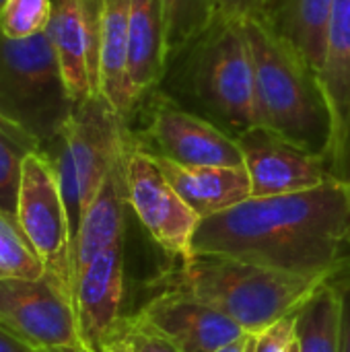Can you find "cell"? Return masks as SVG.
I'll list each match as a JSON object with an SVG mask.
<instances>
[{
	"instance_id": "cell-21",
	"label": "cell",
	"mask_w": 350,
	"mask_h": 352,
	"mask_svg": "<svg viewBox=\"0 0 350 352\" xmlns=\"http://www.w3.org/2000/svg\"><path fill=\"white\" fill-rule=\"evenodd\" d=\"M322 80L334 109V120H336L334 140H336L350 107V0H334L330 29H328V54H326V66L322 70Z\"/></svg>"
},
{
	"instance_id": "cell-33",
	"label": "cell",
	"mask_w": 350,
	"mask_h": 352,
	"mask_svg": "<svg viewBox=\"0 0 350 352\" xmlns=\"http://www.w3.org/2000/svg\"><path fill=\"white\" fill-rule=\"evenodd\" d=\"M101 352H130L128 351V346L122 342V340H118V338H109L107 342H105V346H103V351Z\"/></svg>"
},
{
	"instance_id": "cell-5",
	"label": "cell",
	"mask_w": 350,
	"mask_h": 352,
	"mask_svg": "<svg viewBox=\"0 0 350 352\" xmlns=\"http://www.w3.org/2000/svg\"><path fill=\"white\" fill-rule=\"evenodd\" d=\"M74 107L47 31L27 39L0 31V116L43 146L62 132Z\"/></svg>"
},
{
	"instance_id": "cell-36",
	"label": "cell",
	"mask_w": 350,
	"mask_h": 352,
	"mask_svg": "<svg viewBox=\"0 0 350 352\" xmlns=\"http://www.w3.org/2000/svg\"><path fill=\"white\" fill-rule=\"evenodd\" d=\"M6 4V0H0V10H2V6Z\"/></svg>"
},
{
	"instance_id": "cell-1",
	"label": "cell",
	"mask_w": 350,
	"mask_h": 352,
	"mask_svg": "<svg viewBox=\"0 0 350 352\" xmlns=\"http://www.w3.org/2000/svg\"><path fill=\"white\" fill-rule=\"evenodd\" d=\"M192 256H225L305 276L350 272V190L340 179L320 188L248 198L202 219Z\"/></svg>"
},
{
	"instance_id": "cell-19",
	"label": "cell",
	"mask_w": 350,
	"mask_h": 352,
	"mask_svg": "<svg viewBox=\"0 0 350 352\" xmlns=\"http://www.w3.org/2000/svg\"><path fill=\"white\" fill-rule=\"evenodd\" d=\"M132 0H103L99 91L124 124L134 111V93L128 76V23Z\"/></svg>"
},
{
	"instance_id": "cell-12",
	"label": "cell",
	"mask_w": 350,
	"mask_h": 352,
	"mask_svg": "<svg viewBox=\"0 0 350 352\" xmlns=\"http://www.w3.org/2000/svg\"><path fill=\"white\" fill-rule=\"evenodd\" d=\"M103 0H54L47 35L68 93L80 103L99 91Z\"/></svg>"
},
{
	"instance_id": "cell-13",
	"label": "cell",
	"mask_w": 350,
	"mask_h": 352,
	"mask_svg": "<svg viewBox=\"0 0 350 352\" xmlns=\"http://www.w3.org/2000/svg\"><path fill=\"white\" fill-rule=\"evenodd\" d=\"M124 299V241L103 250L74 280V311L80 344L101 352L120 322Z\"/></svg>"
},
{
	"instance_id": "cell-27",
	"label": "cell",
	"mask_w": 350,
	"mask_h": 352,
	"mask_svg": "<svg viewBox=\"0 0 350 352\" xmlns=\"http://www.w3.org/2000/svg\"><path fill=\"white\" fill-rule=\"evenodd\" d=\"M295 340V314L260 334H252L248 352H289Z\"/></svg>"
},
{
	"instance_id": "cell-28",
	"label": "cell",
	"mask_w": 350,
	"mask_h": 352,
	"mask_svg": "<svg viewBox=\"0 0 350 352\" xmlns=\"http://www.w3.org/2000/svg\"><path fill=\"white\" fill-rule=\"evenodd\" d=\"M330 167L336 179L344 182L350 190V107L340 132L334 140L332 153H330Z\"/></svg>"
},
{
	"instance_id": "cell-30",
	"label": "cell",
	"mask_w": 350,
	"mask_h": 352,
	"mask_svg": "<svg viewBox=\"0 0 350 352\" xmlns=\"http://www.w3.org/2000/svg\"><path fill=\"white\" fill-rule=\"evenodd\" d=\"M342 287V346L340 352H350V272L340 276Z\"/></svg>"
},
{
	"instance_id": "cell-35",
	"label": "cell",
	"mask_w": 350,
	"mask_h": 352,
	"mask_svg": "<svg viewBox=\"0 0 350 352\" xmlns=\"http://www.w3.org/2000/svg\"><path fill=\"white\" fill-rule=\"evenodd\" d=\"M289 352H299V344H297V338L293 340V344H291V349H289Z\"/></svg>"
},
{
	"instance_id": "cell-24",
	"label": "cell",
	"mask_w": 350,
	"mask_h": 352,
	"mask_svg": "<svg viewBox=\"0 0 350 352\" xmlns=\"http://www.w3.org/2000/svg\"><path fill=\"white\" fill-rule=\"evenodd\" d=\"M43 264L19 223L0 214V278H39Z\"/></svg>"
},
{
	"instance_id": "cell-14",
	"label": "cell",
	"mask_w": 350,
	"mask_h": 352,
	"mask_svg": "<svg viewBox=\"0 0 350 352\" xmlns=\"http://www.w3.org/2000/svg\"><path fill=\"white\" fill-rule=\"evenodd\" d=\"M138 314L179 352H217L248 334L219 309L182 291H161Z\"/></svg>"
},
{
	"instance_id": "cell-25",
	"label": "cell",
	"mask_w": 350,
	"mask_h": 352,
	"mask_svg": "<svg viewBox=\"0 0 350 352\" xmlns=\"http://www.w3.org/2000/svg\"><path fill=\"white\" fill-rule=\"evenodd\" d=\"M54 0H6L0 10V31L10 39H27L47 29Z\"/></svg>"
},
{
	"instance_id": "cell-32",
	"label": "cell",
	"mask_w": 350,
	"mask_h": 352,
	"mask_svg": "<svg viewBox=\"0 0 350 352\" xmlns=\"http://www.w3.org/2000/svg\"><path fill=\"white\" fill-rule=\"evenodd\" d=\"M250 338H252V334H245V336H241L239 340H235V342H231V344L223 346L221 351H217V352H248Z\"/></svg>"
},
{
	"instance_id": "cell-23",
	"label": "cell",
	"mask_w": 350,
	"mask_h": 352,
	"mask_svg": "<svg viewBox=\"0 0 350 352\" xmlns=\"http://www.w3.org/2000/svg\"><path fill=\"white\" fill-rule=\"evenodd\" d=\"M167 56L200 35L217 16V0H161Z\"/></svg>"
},
{
	"instance_id": "cell-26",
	"label": "cell",
	"mask_w": 350,
	"mask_h": 352,
	"mask_svg": "<svg viewBox=\"0 0 350 352\" xmlns=\"http://www.w3.org/2000/svg\"><path fill=\"white\" fill-rule=\"evenodd\" d=\"M111 336L122 340L130 352H179L177 346L159 328H155L140 314L130 318H120Z\"/></svg>"
},
{
	"instance_id": "cell-2",
	"label": "cell",
	"mask_w": 350,
	"mask_h": 352,
	"mask_svg": "<svg viewBox=\"0 0 350 352\" xmlns=\"http://www.w3.org/2000/svg\"><path fill=\"white\" fill-rule=\"evenodd\" d=\"M159 91L239 138L256 126L254 62L245 21L219 16L167 56Z\"/></svg>"
},
{
	"instance_id": "cell-6",
	"label": "cell",
	"mask_w": 350,
	"mask_h": 352,
	"mask_svg": "<svg viewBox=\"0 0 350 352\" xmlns=\"http://www.w3.org/2000/svg\"><path fill=\"white\" fill-rule=\"evenodd\" d=\"M126 128L132 144L149 155L182 165L243 167L235 136L177 105L159 89L140 97Z\"/></svg>"
},
{
	"instance_id": "cell-9",
	"label": "cell",
	"mask_w": 350,
	"mask_h": 352,
	"mask_svg": "<svg viewBox=\"0 0 350 352\" xmlns=\"http://www.w3.org/2000/svg\"><path fill=\"white\" fill-rule=\"evenodd\" d=\"M126 190L128 204L151 239L169 256L192 258V239L200 217L179 198L155 159L132 144L130 136L126 144Z\"/></svg>"
},
{
	"instance_id": "cell-34",
	"label": "cell",
	"mask_w": 350,
	"mask_h": 352,
	"mask_svg": "<svg viewBox=\"0 0 350 352\" xmlns=\"http://www.w3.org/2000/svg\"><path fill=\"white\" fill-rule=\"evenodd\" d=\"M33 352H89L83 346H50V349H35Z\"/></svg>"
},
{
	"instance_id": "cell-15",
	"label": "cell",
	"mask_w": 350,
	"mask_h": 352,
	"mask_svg": "<svg viewBox=\"0 0 350 352\" xmlns=\"http://www.w3.org/2000/svg\"><path fill=\"white\" fill-rule=\"evenodd\" d=\"M151 157L200 221L252 198V182L245 167L182 165L163 157Z\"/></svg>"
},
{
	"instance_id": "cell-7",
	"label": "cell",
	"mask_w": 350,
	"mask_h": 352,
	"mask_svg": "<svg viewBox=\"0 0 350 352\" xmlns=\"http://www.w3.org/2000/svg\"><path fill=\"white\" fill-rule=\"evenodd\" d=\"M17 223L43 264L45 274L74 297V241L58 177L47 157H27L17 202Z\"/></svg>"
},
{
	"instance_id": "cell-18",
	"label": "cell",
	"mask_w": 350,
	"mask_h": 352,
	"mask_svg": "<svg viewBox=\"0 0 350 352\" xmlns=\"http://www.w3.org/2000/svg\"><path fill=\"white\" fill-rule=\"evenodd\" d=\"M167 66V41L161 0H132L128 23V76L134 107L146 93L159 89Z\"/></svg>"
},
{
	"instance_id": "cell-17",
	"label": "cell",
	"mask_w": 350,
	"mask_h": 352,
	"mask_svg": "<svg viewBox=\"0 0 350 352\" xmlns=\"http://www.w3.org/2000/svg\"><path fill=\"white\" fill-rule=\"evenodd\" d=\"M334 0H264L256 21L291 45L322 74L328 54V29Z\"/></svg>"
},
{
	"instance_id": "cell-29",
	"label": "cell",
	"mask_w": 350,
	"mask_h": 352,
	"mask_svg": "<svg viewBox=\"0 0 350 352\" xmlns=\"http://www.w3.org/2000/svg\"><path fill=\"white\" fill-rule=\"evenodd\" d=\"M217 4H219V12L223 16L237 19V21H250V19L260 16L264 0H217Z\"/></svg>"
},
{
	"instance_id": "cell-8",
	"label": "cell",
	"mask_w": 350,
	"mask_h": 352,
	"mask_svg": "<svg viewBox=\"0 0 350 352\" xmlns=\"http://www.w3.org/2000/svg\"><path fill=\"white\" fill-rule=\"evenodd\" d=\"M0 326L33 351L83 346L74 297L50 274L39 278H0Z\"/></svg>"
},
{
	"instance_id": "cell-22",
	"label": "cell",
	"mask_w": 350,
	"mask_h": 352,
	"mask_svg": "<svg viewBox=\"0 0 350 352\" xmlns=\"http://www.w3.org/2000/svg\"><path fill=\"white\" fill-rule=\"evenodd\" d=\"M37 151H41V144L35 136L0 116V214L12 221H17L25 161Z\"/></svg>"
},
{
	"instance_id": "cell-20",
	"label": "cell",
	"mask_w": 350,
	"mask_h": 352,
	"mask_svg": "<svg viewBox=\"0 0 350 352\" xmlns=\"http://www.w3.org/2000/svg\"><path fill=\"white\" fill-rule=\"evenodd\" d=\"M299 352H340L342 287L340 276L324 283L295 314Z\"/></svg>"
},
{
	"instance_id": "cell-3",
	"label": "cell",
	"mask_w": 350,
	"mask_h": 352,
	"mask_svg": "<svg viewBox=\"0 0 350 352\" xmlns=\"http://www.w3.org/2000/svg\"><path fill=\"white\" fill-rule=\"evenodd\" d=\"M256 126L330 161L336 120L322 74L260 21H245Z\"/></svg>"
},
{
	"instance_id": "cell-4",
	"label": "cell",
	"mask_w": 350,
	"mask_h": 352,
	"mask_svg": "<svg viewBox=\"0 0 350 352\" xmlns=\"http://www.w3.org/2000/svg\"><path fill=\"white\" fill-rule=\"evenodd\" d=\"M332 278L305 276L225 256H192L163 274V291H182L219 309L248 334L293 316Z\"/></svg>"
},
{
	"instance_id": "cell-31",
	"label": "cell",
	"mask_w": 350,
	"mask_h": 352,
	"mask_svg": "<svg viewBox=\"0 0 350 352\" xmlns=\"http://www.w3.org/2000/svg\"><path fill=\"white\" fill-rule=\"evenodd\" d=\"M0 352H33V349L0 326Z\"/></svg>"
},
{
	"instance_id": "cell-10",
	"label": "cell",
	"mask_w": 350,
	"mask_h": 352,
	"mask_svg": "<svg viewBox=\"0 0 350 352\" xmlns=\"http://www.w3.org/2000/svg\"><path fill=\"white\" fill-rule=\"evenodd\" d=\"M58 140L74 173L85 214L126 144V124L103 95H93L76 103Z\"/></svg>"
},
{
	"instance_id": "cell-11",
	"label": "cell",
	"mask_w": 350,
	"mask_h": 352,
	"mask_svg": "<svg viewBox=\"0 0 350 352\" xmlns=\"http://www.w3.org/2000/svg\"><path fill=\"white\" fill-rule=\"evenodd\" d=\"M252 198H270L320 188L334 177L328 157L309 153L260 126L237 138Z\"/></svg>"
},
{
	"instance_id": "cell-16",
	"label": "cell",
	"mask_w": 350,
	"mask_h": 352,
	"mask_svg": "<svg viewBox=\"0 0 350 352\" xmlns=\"http://www.w3.org/2000/svg\"><path fill=\"white\" fill-rule=\"evenodd\" d=\"M128 144V128H126ZM126 144L105 175L99 192L87 206L74 243V280L78 272L109 245L124 241V221L128 204L126 190Z\"/></svg>"
}]
</instances>
